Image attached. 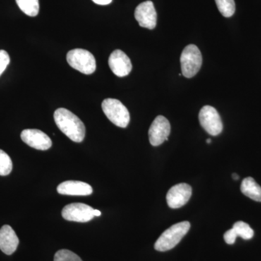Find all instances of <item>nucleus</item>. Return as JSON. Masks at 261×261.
<instances>
[{"instance_id": "obj_23", "label": "nucleus", "mask_w": 261, "mask_h": 261, "mask_svg": "<svg viewBox=\"0 0 261 261\" xmlns=\"http://www.w3.org/2000/svg\"><path fill=\"white\" fill-rule=\"evenodd\" d=\"M95 4L99 5H107L112 3V0H92Z\"/></svg>"}, {"instance_id": "obj_21", "label": "nucleus", "mask_w": 261, "mask_h": 261, "mask_svg": "<svg viewBox=\"0 0 261 261\" xmlns=\"http://www.w3.org/2000/svg\"><path fill=\"white\" fill-rule=\"evenodd\" d=\"M10 62V58L8 53L3 49L0 50V75L3 74V72L9 65Z\"/></svg>"}, {"instance_id": "obj_7", "label": "nucleus", "mask_w": 261, "mask_h": 261, "mask_svg": "<svg viewBox=\"0 0 261 261\" xmlns=\"http://www.w3.org/2000/svg\"><path fill=\"white\" fill-rule=\"evenodd\" d=\"M93 211L91 206L76 202L65 206L62 211V216L67 221L88 222L94 219Z\"/></svg>"}, {"instance_id": "obj_15", "label": "nucleus", "mask_w": 261, "mask_h": 261, "mask_svg": "<svg viewBox=\"0 0 261 261\" xmlns=\"http://www.w3.org/2000/svg\"><path fill=\"white\" fill-rule=\"evenodd\" d=\"M240 190L249 198L261 202V187L253 178H245L242 182Z\"/></svg>"}, {"instance_id": "obj_9", "label": "nucleus", "mask_w": 261, "mask_h": 261, "mask_svg": "<svg viewBox=\"0 0 261 261\" xmlns=\"http://www.w3.org/2000/svg\"><path fill=\"white\" fill-rule=\"evenodd\" d=\"M192 194V187L187 184L175 185L168 190L166 200L171 208L177 209L186 205Z\"/></svg>"}, {"instance_id": "obj_19", "label": "nucleus", "mask_w": 261, "mask_h": 261, "mask_svg": "<svg viewBox=\"0 0 261 261\" xmlns=\"http://www.w3.org/2000/svg\"><path fill=\"white\" fill-rule=\"evenodd\" d=\"M13 170V163L10 156L0 149V176H8Z\"/></svg>"}, {"instance_id": "obj_13", "label": "nucleus", "mask_w": 261, "mask_h": 261, "mask_svg": "<svg viewBox=\"0 0 261 261\" xmlns=\"http://www.w3.org/2000/svg\"><path fill=\"white\" fill-rule=\"evenodd\" d=\"M58 192L61 195L71 196H88L92 195L93 189L85 182L66 181L58 185Z\"/></svg>"}, {"instance_id": "obj_22", "label": "nucleus", "mask_w": 261, "mask_h": 261, "mask_svg": "<svg viewBox=\"0 0 261 261\" xmlns=\"http://www.w3.org/2000/svg\"><path fill=\"white\" fill-rule=\"evenodd\" d=\"M238 237V234L235 232L233 228L226 231V233H225L224 235L225 242H226L228 245H233V244H234Z\"/></svg>"}, {"instance_id": "obj_24", "label": "nucleus", "mask_w": 261, "mask_h": 261, "mask_svg": "<svg viewBox=\"0 0 261 261\" xmlns=\"http://www.w3.org/2000/svg\"><path fill=\"white\" fill-rule=\"evenodd\" d=\"M93 215H94V216H101V212L99 211L94 210V209Z\"/></svg>"}, {"instance_id": "obj_17", "label": "nucleus", "mask_w": 261, "mask_h": 261, "mask_svg": "<svg viewBox=\"0 0 261 261\" xmlns=\"http://www.w3.org/2000/svg\"><path fill=\"white\" fill-rule=\"evenodd\" d=\"M218 9L223 16L226 18H230L235 13L236 6H235L234 0H215Z\"/></svg>"}, {"instance_id": "obj_3", "label": "nucleus", "mask_w": 261, "mask_h": 261, "mask_svg": "<svg viewBox=\"0 0 261 261\" xmlns=\"http://www.w3.org/2000/svg\"><path fill=\"white\" fill-rule=\"evenodd\" d=\"M103 112L113 124L126 128L130 121V114L126 106L116 99L108 98L102 103Z\"/></svg>"}, {"instance_id": "obj_6", "label": "nucleus", "mask_w": 261, "mask_h": 261, "mask_svg": "<svg viewBox=\"0 0 261 261\" xmlns=\"http://www.w3.org/2000/svg\"><path fill=\"white\" fill-rule=\"evenodd\" d=\"M201 126L211 136H218L222 132L223 123L219 113L214 107L204 106L199 113Z\"/></svg>"}, {"instance_id": "obj_5", "label": "nucleus", "mask_w": 261, "mask_h": 261, "mask_svg": "<svg viewBox=\"0 0 261 261\" xmlns=\"http://www.w3.org/2000/svg\"><path fill=\"white\" fill-rule=\"evenodd\" d=\"M68 64L84 74H92L96 70V60L90 51L83 49H74L67 54Z\"/></svg>"}, {"instance_id": "obj_10", "label": "nucleus", "mask_w": 261, "mask_h": 261, "mask_svg": "<svg viewBox=\"0 0 261 261\" xmlns=\"http://www.w3.org/2000/svg\"><path fill=\"white\" fill-rule=\"evenodd\" d=\"M136 20L141 27L154 29L157 24V13L152 2L146 1L141 3L135 10Z\"/></svg>"}, {"instance_id": "obj_14", "label": "nucleus", "mask_w": 261, "mask_h": 261, "mask_svg": "<svg viewBox=\"0 0 261 261\" xmlns=\"http://www.w3.org/2000/svg\"><path fill=\"white\" fill-rule=\"evenodd\" d=\"M19 240L14 230L9 225L0 228V250L6 255H12L18 246Z\"/></svg>"}, {"instance_id": "obj_1", "label": "nucleus", "mask_w": 261, "mask_h": 261, "mask_svg": "<svg viewBox=\"0 0 261 261\" xmlns=\"http://www.w3.org/2000/svg\"><path fill=\"white\" fill-rule=\"evenodd\" d=\"M54 120L59 129L70 140L82 142L85 137L86 128L80 118L65 108H59L54 113Z\"/></svg>"}, {"instance_id": "obj_18", "label": "nucleus", "mask_w": 261, "mask_h": 261, "mask_svg": "<svg viewBox=\"0 0 261 261\" xmlns=\"http://www.w3.org/2000/svg\"><path fill=\"white\" fill-rule=\"evenodd\" d=\"M233 228L238 236L244 240H248L253 238L254 231L247 223L238 221L233 224Z\"/></svg>"}, {"instance_id": "obj_8", "label": "nucleus", "mask_w": 261, "mask_h": 261, "mask_svg": "<svg viewBox=\"0 0 261 261\" xmlns=\"http://www.w3.org/2000/svg\"><path fill=\"white\" fill-rule=\"evenodd\" d=\"M171 133V125L166 117L159 116L152 122L149 129V140L151 145L157 147L168 141Z\"/></svg>"}, {"instance_id": "obj_12", "label": "nucleus", "mask_w": 261, "mask_h": 261, "mask_svg": "<svg viewBox=\"0 0 261 261\" xmlns=\"http://www.w3.org/2000/svg\"><path fill=\"white\" fill-rule=\"evenodd\" d=\"M108 64L113 73L118 77L126 76L132 70L129 58L120 49H116L111 53Z\"/></svg>"}, {"instance_id": "obj_20", "label": "nucleus", "mask_w": 261, "mask_h": 261, "mask_svg": "<svg viewBox=\"0 0 261 261\" xmlns=\"http://www.w3.org/2000/svg\"><path fill=\"white\" fill-rule=\"evenodd\" d=\"M54 261H83L74 252L68 250H61L56 252Z\"/></svg>"}, {"instance_id": "obj_26", "label": "nucleus", "mask_w": 261, "mask_h": 261, "mask_svg": "<svg viewBox=\"0 0 261 261\" xmlns=\"http://www.w3.org/2000/svg\"><path fill=\"white\" fill-rule=\"evenodd\" d=\"M206 142H207V143H208V144L211 143V139H207V140H206Z\"/></svg>"}, {"instance_id": "obj_16", "label": "nucleus", "mask_w": 261, "mask_h": 261, "mask_svg": "<svg viewBox=\"0 0 261 261\" xmlns=\"http://www.w3.org/2000/svg\"><path fill=\"white\" fill-rule=\"evenodd\" d=\"M21 11L31 17L37 16L39 11V0H15Z\"/></svg>"}, {"instance_id": "obj_11", "label": "nucleus", "mask_w": 261, "mask_h": 261, "mask_svg": "<svg viewBox=\"0 0 261 261\" xmlns=\"http://www.w3.org/2000/svg\"><path fill=\"white\" fill-rule=\"evenodd\" d=\"M21 140L29 147L39 150H47L51 147V139L42 130L25 129L20 135Z\"/></svg>"}, {"instance_id": "obj_2", "label": "nucleus", "mask_w": 261, "mask_h": 261, "mask_svg": "<svg viewBox=\"0 0 261 261\" xmlns=\"http://www.w3.org/2000/svg\"><path fill=\"white\" fill-rule=\"evenodd\" d=\"M189 221H182L173 225L161 235L154 244V249L158 251L166 252L176 247L182 238L187 234L190 228Z\"/></svg>"}, {"instance_id": "obj_25", "label": "nucleus", "mask_w": 261, "mask_h": 261, "mask_svg": "<svg viewBox=\"0 0 261 261\" xmlns=\"http://www.w3.org/2000/svg\"><path fill=\"white\" fill-rule=\"evenodd\" d=\"M232 178L234 180H238L239 178H240V176H239L238 174H237V173H233Z\"/></svg>"}, {"instance_id": "obj_4", "label": "nucleus", "mask_w": 261, "mask_h": 261, "mask_svg": "<svg viewBox=\"0 0 261 261\" xmlns=\"http://www.w3.org/2000/svg\"><path fill=\"white\" fill-rule=\"evenodd\" d=\"M181 72L186 78L195 76L202 66V57L199 48L195 44H189L182 51L181 58Z\"/></svg>"}]
</instances>
